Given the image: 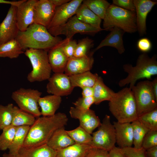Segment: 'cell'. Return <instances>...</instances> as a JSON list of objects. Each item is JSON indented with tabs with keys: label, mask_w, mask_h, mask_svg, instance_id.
Instances as JSON below:
<instances>
[{
	"label": "cell",
	"mask_w": 157,
	"mask_h": 157,
	"mask_svg": "<svg viewBox=\"0 0 157 157\" xmlns=\"http://www.w3.org/2000/svg\"><path fill=\"white\" fill-rule=\"evenodd\" d=\"M61 101V97L54 95L40 97L38 104L41 108V115L44 117L54 115L59 108Z\"/></svg>",
	"instance_id": "22"
},
{
	"label": "cell",
	"mask_w": 157,
	"mask_h": 157,
	"mask_svg": "<svg viewBox=\"0 0 157 157\" xmlns=\"http://www.w3.org/2000/svg\"><path fill=\"white\" fill-rule=\"evenodd\" d=\"M77 42L74 40H69L64 45L63 49L65 55L69 58L74 56Z\"/></svg>",
	"instance_id": "43"
},
{
	"label": "cell",
	"mask_w": 157,
	"mask_h": 157,
	"mask_svg": "<svg viewBox=\"0 0 157 157\" xmlns=\"http://www.w3.org/2000/svg\"><path fill=\"white\" fill-rule=\"evenodd\" d=\"M155 146H157V131L149 130L143 138L142 148L146 150Z\"/></svg>",
	"instance_id": "39"
},
{
	"label": "cell",
	"mask_w": 157,
	"mask_h": 157,
	"mask_svg": "<svg viewBox=\"0 0 157 157\" xmlns=\"http://www.w3.org/2000/svg\"><path fill=\"white\" fill-rule=\"evenodd\" d=\"M109 110L120 123H131L138 119L137 106L133 94L126 87L117 93L109 101Z\"/></svg>",
	"instance_id": "3"
},
{
	"label": "cell",
	"mask_w": 157,
	"mask_h": 157,
	"mask_svg": "<svg viewBox=\"0 0 157 157\" xmlns=\"http://www.w3.org/2000/svg\"><path fill=\"white\" fill-rule=\"evenodd\" d=\"M75 15L83 23L97 28H101V19L83 4L82 3L80 6Z\"/></svg>",
	"instance_id": "29"
},
{
	"label": "cell",
	"mask_w": 157,
	"mask_h": 157,
	"mask_svg": "<svg viewBox=\"0 0 157 157\" xmlns=\"http://www.w3.org/2000/svg\"><path fill=\"white\" fill-rule=\"evenodd\" d=\"M97 130L92 134L90 146L108 152L115 147L116 143L115 130L111 123L110 116L105 115Z\"/></svg>",
	"instance_id": "8"
},
{
	"label": "cell",
	"mask_w": 157,
	"mask_h": 157,
	"mask_svg": "<svg viewBox=\"0 0 157 157\" xmlns=\"http://www.w3.org/2000/svg\"><path fill=\"white\" fill-rule=\"evenodd\" d=\"M48 80L46 89L49 94L60 97L67 96L74 88L69 76L64 73H54Z\"/></svg>",
	"instance_id": "11"
},
{
	"label": "cell",
	"mask_w": 157,
	"mask_h": 157,
	"mask_svg": "<svg viewBox=\"0 0 157 157\" xmlns=\"http://www.w3.org/2000/svg\"><path fill=\"white\" fill-rule=\"evenodd\" d=\"M16 39L24 51L30 49L48 51L63 40L52 35L46 27L35 23L24 31H19Z\"/></svg>",
	"instance_id": "2"
},
{
	"label": "cell",
	"mask_w": 157,
	"mask_h": 157,
	"mask_svg": "<svg viewBox=\"0 0 157 157\" xmlns=\"http://www.w3.org/2000/svg\"><path fill=\"white\" fill-rule=\"evenodd\" d=\"M81 89H82V94L83 97H93V87H85Z\"/></svg>",
	"instance_id": "47"
},
{
	"label": "cell",
	"mask_w": 157,
	"mask_h": 157,
	"mask_svg": "<svg viewBox=\"0 0 157 157\" xmlns=\"http://www.w3.org/2000/svg\"><path fill=\"white\" fill-rule=\"evenodd\" d=\"M83 0H70L60 6L56 7L53 17L47 30L55 28L65 24L68 19L76 15L78 8L82 3Z\"/></svg>",
	"instance_id": "13"
},
{
	"label": "cell",
	"mask_w": 157,
	"mask_h": 157,
	"mask_svg": "<svg viewBox=\"0 0 157 157\" xmlns=\"http://www.w3.org/2000/svg\"><path fill=\"white\" fill-rule=\"evenodd\" d=\"M109 152L94 147H92L85 157H108Z\"/></svg>",
	"instance_id": "45"
},
{
	"label": "cell",
	"mask_w": 157,
	"mask_h": 157,
	"mask_svg": "<svg viewBox=\"0 0 157 157\" xmlns=\"http://www.w3.org/2000/svg\"><path fill=\"white\" fill-rule=\"evenodd\" d=\"M94 46L93 40L88 37L81 40L77 44L74 56L80 57L88 55Z\"/></svg>",
	"instance_id": "38"
},
{
	"label": "cell",
	"mask_w": 157,
	"mask_h": 157,
	"mask_svg": "<svg viewBox=\"0 0 157 157\" xmlns=\"http://www.w3.org/2000/svg\"><path fill=\"white\" fill-rule=\"evenodd\" d=\"M137 47L140 51L144 53H146L150 50L152 48V44L149 39L144 38L138 40Z\"/></svg>",
	"instance_id": "44"
},
{
	"label": "cell",
	"mask_w": 157,
	"mask_h": 157,
	"mask_svg": "<svg viewBox=\"0 0 157 157\" xmlns=\"http://www.w3.org/2000/svg\"><path fill=\"white\" fill-rule=\"evenodd\" d=\"M68 118L59 112L50 116L39 117L30 126L23 147H32L47 144L54 132L66 125Z\"/></svg>",
	"instance_id": "1"
},
{
	"label": "cell",
	"mask_w": 157,
	"mask_h": 157,
	"mask_svg": "<svg viewBox=\"0 0 157 157\" xmlns=\"http://www.w3.org/2000/svg\"><path fill=\"white\" fill-rule=\"evenodd\" d=\"M92 147L88 144L75 143L56 151V157H85Z\"/></svg>",
	"instance_id": "27"
},
{
	"label": "cell",
	"mask_w": 157,
	"mask_h": 157,
	"mask_svg": "<svg viewBox=\"0 0 157 157\" xmlns=\"http://www.w3.org/2000/svg\"><path fill=\"white\" fill-rule=\"evenodd\" d=\"M108 157H126L119 147H115L109 152Z\"/></svg>",
	"instance_id": "46"
},
{
	"label": "cell",
	"mask_w": 157,
	"mask_h": 157,
	"mask_svg": "<svg viewBox=\"0 0 157 157\" xmlns=\"http://www.w3.org/2000/svg\"><path fill=\"white\" fill-rule=\"evenodd\" d=\"M83 3L101 19H104L110 4L105 0H84Z\"/></svg>",
	"instance_id": "32"
},
{
	"label": "cell",
	"mask_w": 157,
	"mask_h": 157,
	"mask_svg": "<svg viewBox=\"0 0 157 157\" xmlns=\"http://www.w3.org/2000/svg\"><path fill=\"white\" fill-rule=\"evenodd\" d=\"M16 128L11 125L2 130L0 135L1 150L5 151L9 149L13 143Z\"/></svg>",
	"instance_id": "36"
},
{
	"label": "cell",
	"mask_w": 157,
	"mask_h": 157,
	"mask_svg": "<svg viewBox=\"0 0 157 157\" xmlns=\"http://www.w3.org/2000/svg\"><path fill=\"white\" fill-rule=\"evenodd\" d=\"M109 34L92 51L94 52L105 46H109L116 49L120 54L123 53L125 48L123 44V36L125 32L116 27L112 28Z\"/></svg>",
	"instance_id": "21"
},
{
	"label": "cell",
	"mask_w": 157,
	"mask_h": 157,
	"mask_svg": "<svg viewBox=\"0 0 157 157\" xmlns=\"http://www.w3.org/2000/svg\"><path fill=\"white\" fill-rule=\"evenodd\" d=\"M133 129V144L134 148H142L143 139L149 130L138 119L131 123Z\"/></svg>",
	"instance_id": "33"
},
{
	"label": "cell",
	"mask_w": 157,
	"mask_h": 157,
	"mask_svg": "<svg viewBox=\"0 0 157 157\" xmlns=\"http://www.w3.org/2000/svg\"><path fill=\"white\" fill-rule=\"evenodd\" d=\"M137 119L149 130L157 131V108L138 116Z\"/></svg>",
	"instance_id": "37"
},
{
	"label": "cell",
	"mask_w": 157,
	"mask_h": 157,
	"mask_svg": "<svg viewBox=\"0 0 157 157\" xmlns=\"http://www.w3.org/2000/svg\"><path fill=\"white\" fill-rule=\"evenodd\" d=\"M116 141L119 148L132 147L133 144V129L131 123L114 122Z\"/></svg>",
	"instance_id": "20"
},
{
	"label": "cell",
	"mask_w": 157,
	"mask_h": 157,
	"mask_svg": "<svg viewBox=\"0 0 157 157\" xmlns=\"http://www.w3.org/2000/svg\"><path fill=\"white\" fill-rule=\"evenodd\" d=\"M69 113L71 117L78 119L80 122L79 126L90 134L101 124L100 119L94 111L90 109L81 110L71 107Z\"/></svg>",
	"instance_id": "14"
},
{
	"label": "cell",
	"mask_w": 157,
	"mask_h": 157,
	"mask_svg": "<svg viewBox=\"0 0 157 157\" xmlns=\"http://www.w3.org/2000/svg\"><path fill=\"white\" fill-rule=\"evenodd\" d=\"M3 157H20L18 155H14L9 153H5L3 155Z\"/></svg>",
	"instance_id": "52"
},
{
	"label": "cell",
	"mask_w": 157,
	"mask_h": 157,
	"mask_svg": "<svg viewBox=\"0 0 157 157\" xmlns=\"http://www.w3.org/2000/svg\"><path fill=\"white\" fill-rule=\"evenodd\" d=\"M93 104H94V100L93 97H82L73 103L75 108L81 110H86L90 109V107Z\"/></svg>",
	"instance_id": "40"
},
{
	"label": "cell",
	"mask_w": 157,
	"mask_h": 157,
	"mask_svg": "<svg viewBox=\"0 0 157 157\" xmlns=\"http://www.w3.org/2000/svg\"><path fill=\"white\" fill-rule=\"evenodd\" d=\"M112 4L124 9L135 12L133 0H113Z\"/></svg>",
	"instance_id": "42"
},
{
	"label": "cell",
	"mask_w": 157,
	"mask_h": 157,
	"mask_svg": "<svg viewBox=\"0 0 157 157\" xmlns=\"http://www.w3.org/2000/svg\"><path fill=\"white\" fill-rule=\"evenodd\" d=\"M123 67L128 75L119 81V85L122 87L129 84V88L131 89L137 80L144 78L151 80L152 76L157 74L156 57L154 56L150 58L146 53H143L139 56L135 66L127 64Z\"/></svg>",
	"instance_id": "4"
},
{
	"label": "cell",
	"mask_w": 157,
	"mask_h": 157,
	"mask_svg": "<svg viewBox=\"0 0 157 157\" xmlns=\"http://www.w3.org/2000/svg\"><path fill=\"white\" fill-rule=\"evenodd\" d=\"M30 126L17 127L13 143L8 149L9 154L14 155L18 154L20 149L23 147Z\"/></svg>",
	"instance_id": "30"
},
{
	"label": "cell",
	"mask_w": 157,
	"mask_h": 157,
	"mask_svg": "<svg viewBox=\"0 0 157 157\" xmlns=\"http://www.w3.org/2000/svg\"><path fill=\"white\" fill-rule=\"evenodd\" d=\"M24 53V51L16 39L0 44V57L15 58Z\"/></svg>",
	"instance_id": "28"
},
{
	"label": "cell",
	"mask_w": 157,
	"mask_h": 157,
	"mask_svg": "<svg viewBox=\"0 0 157 157\" xmlns=\"http://www.w3.org/2000/svg\"><path fill=\"white\" fill-rule=\"evenodd\" d=\"M94 104L98 105L105 101H109L115 95V92L104 83L102 78L98 76L92 87Z\"/></svg>",
	"instance_id": "25"
},
{
	"label": "cell",
	"mask_w": 157,
	"mask_h": 157,
	"mask_svg": "<svg viewBox=\"0 0 157 157\" xmlns=\"http://www.w3.org/2000/svg\"><path fill=\"white\" fill-rule=\"evenodd\" d=\"M24 1V0H22L17 1H10L4 0H0V3H5L13 5L17 7L22 3Z\"/></svg>",
	"instance_id": "49"
},
{
	"label": "cell",
	"mask_w": 157,
	"mask_h": 157,
	"mask_svg": "<svg viewBox=\"0 0 157 157\" xmlns=\"http://www.w3.org/2000/svg\"><path fill=\"white\" fill-rule=\"evenodd\" d=\"M14 106L12 103L6 106L0 104V130L11 125Z\"/></svg>",
	"instance_id": "35"
},
{
	"label": "cell",
	"mask_w": 157,
	"mask_h": 157,
	"mask_svg": "<svg viewBox=\"0 0 157 157\" xmlns=\"http://www.w3.org/2000/svg\"><path fill=\"white\" fill-rule=\"evenodd\" d=\"M145 153L146 157H157V146L146 150Z\"/></svg>",
	"instance_id": "48"
},
{
	"label": "cell",
	"mask_w": 157,
	"mask_h": 157,
	"mask_svg": "<svg viewBox=\"0 0 157 157\" xmlns=\"http://www.w3.org/2000/svg\"><path fill=\"white\" fill-rule=\"evenodd\" d=\"M48 51L42 49H28L24 53L29 60L32 69L27 78L30 82H40L50 77L51 68L49 62Z\"/></svg>",
	"instance_id": "6"
},
{
	"label": "cell",
	"mask_w": 157,
	"mask_h": 157,
	"mask_svg": "<svg viewBox=\"0 0 157 157\" xmlns=\"http://www.w3.org/2000/svg\"><path fill=\"white\" fill-rule=\"evenodd\" d=\"M66 132L75 143L90 145L92 135L80 126L74 129L66 131Z\"/></svg>",
	"instance_id": "34"
},
{
	"label": "cell",
	"mask_w": 157,
	"mask_h": 157,
	"mask_svg": "<svg viewBox=\"0 0 157 157\" xmlns=\"http://www.w3.org/2000/svg\"><path fill=\"white\" fill-rule=\"evenodd\" d=\"M103 20V27L106 31L116 27L130 33L137 31L135 12L112 4L107 9Z\"/></svg>",
	"instance_id": "5"
},
{
	"label": "cell",
	"mask_w": 157,
	"mask_h": 157,
	"mask_svg": "<svg viewBox=\"0 0 157 157\" xmlns=\"http://www.w3.org/2000/svg\"><path fill=\"white\" fill-rule=\"evenodd\" d=\"M137 106L138 116L157 108L156 99L149 80L138 82L131 89Z\"/></svg>",
	"instance_id": "7"
},
{
	"label": "cell",
	"mask_w": 157,
	"mask_h": 157,
	"mask_svg": "<svg viewBox=\"0 0 157 157\" xmlns=\"http://www.w3.org/2000/svg\"><path fill=\"white\" fill-rule=\"evenodd\" d=\"M135 8L137 31L141 36L146 34V20L148 14L157 2L150 0H133Z\"/></svg>",
	"instance_id": "19"
},
{
	"label": "cell",
	"mask_w": 157,
	"mask_h": 157,
	"mask_svg": "<svg viewBox=\"0 0 157 157\" xmlns=\"http://www.w3.org/2000/svg\"><path fill=\"white\" fill-rule=\"evenodd\" d=\"M37 0H25L17 7L16 19L20 31H25L34 23V8Z\"/></svg>",
	"instance_id": "17"
},
{
	"label": "cell",
	"mask_w": 157,
	"mask_h": 157,
	"mask_svg": "<svg viewBox=\"0 0 157 157\" xmlns=\"http://www.w3.org/2000/svg\"><path fill=\"white\" fill-rule=\"evenodd\" d=\"M75 143L67 133L63 126L56 130L53 133L47 144L53 149L57 151Z\"/></svg>",
	"instance_id": "23"
},
{
	"label": "cell",
	"mask_w": 157,
	"mask_h": 157,
	"mask_svg": "<svg viewBox=\"0 0 157 157\" xmlns=\"http://www.w3.org/2000/svg\"><path fill=\"white\" fill-rule=\"evenodd\" d=\"M35 118L18 107L14 106L11 125L16 127L24 126H31L35 122Z\"/></svg>",
	"instance_id": "31"
},
{
	"label": "cell",
	"mask_w": 157,
	"mask_h": 157,
	"mask_svg": "<svg viewBox=\"0 0 157 157\" xmlns=\"http://www.w3.org/2000/svg\"><path fill=\"white\" fill-rule=\"evenodd\" d=\"M47 30L54 36L63 35L66 36V38L71 39L73 36L77 33L93 35L105 29L85 23L75 15L64 24Z\"/></svg>",
	"instance_id": "9"
},
{
	"label": "cell",
	"mask_w": 157,
	"mask_h": 157,
	"mask_svg": "<svg viewBox=\"0 0 157 157\" xmlns=\"http://www.w3.org/2000/svg\"><path fill=\"white\" fill-rule=\"evenodd\" d=\"M94 53L92 51L84 56L69 58L64 73L69 76L90 71L94 62Z\"/></svg>",
	"instance_id": "18"
},
{
	"label": "cell",
	"mask_w": 157,
	"mask_h": 157,
	"mask_svg": "<svg viewBox=\"0 0 157 157\" xmlns=\"http://www.w3.org/2000/svg\"><path fill=\"white\" fill-rule=\"evenodd\" d=\"M99 76L90 71L72 75L69 76L73 86L81 88L85 87H92L95 84Z\"/></svg>",
	"instance_id": "26"
},
{
	"label": "cell",
	"mask_w": 157,
	"mask_h": 157,
	"mask_svg": "<svg viewBox=\"0 0 157 157\" xmlns=\"http://www.w3.org/2000/svg\"><path fill=\"white\" fill-rule=\"evenodd\" d=\"M69 40L66 38L48 51L49 63L52 71L54 73H64L69 58L63 49L65 44Z\"/></svg>",
	"instance_id": "16"
},
{
	"label": "cell",
	"mask_w": 157,
	"mask_h": 157,
	"mask_svg": "<svg viewBox=\"0 0 157 157\" xmlns=\"http://www.w3.org/2000/svg\"><path fill=\"white\" fill-rule=\"evenodd\" d=\"M17 7L11 5L5 18L0 24V44L15 39L19 30L16 19Z\"/></svg>",
	"instance_id": "12"
},
{
	"label": "cell",
	"mask_w": 157,
	"mask_h": 157,
	"mask_svg": "<svg viewBox=\"0 0 157 157\" xmlns=\"http://www.w3.org/2000/svg\"><path fill=\"white\" fill-rule=\"evenodd\" d=\"M56 8L50 0H37L34 8V23L47 28L53 17Z\"/></svg>",
	"instance_id": "15"
},
{
	"label": "cell",
	"mask_w": 157,
	"mask_h": 157,
	"mask_svg": "<svg viewBox=\"0 0 157 157\" xmlns=\"http://www.w3.org/2000/svg\"><path fill=\"white\" fill-rule=\"evenodd\" d=\"M50 1L56 7L60 6L70 1L69 0H50Z\"/></svg>",
	"instance_id": "50"
},
{
	"label": "cell",
	"mask_w": 157,
	"mask_h": 157,
	"mask_svg": "<svg viewBox=\"0 0 157 157\" xmlns=\"http://www.w3.org/2000/svg\"><path fill=\"white\" fill-rule=\"evenodd\" d=\"M41 95L37 90L21 88L12 92L11 98L20 109L38 118L41 115L38 102Z\"/></svg>",
	"instance_id": "10"
},
{
	"label": "cell",
	"mask_w": 157,
	"mask_h": 157,
	"mask_svg": "<svg viewBox=\"0 0 157 157\" xmlns=\"http://www.w3.org/2000/svg\"><path fill=\"white\" fill-rule=\"evenodd\" d=\"M152 88L156 99L157 100V78H155L151 81Z\"/></svg>",
	"instance_id": "51"
},
{
	"label": "cell",
	"mask_w": 157,
	"mask_h": 157,
	"mask_svg": "<svg viewBox=\"0 0 157 157\" xmlns=\"http://www.w3.org/2000/svg\"><path fill=\"white\" fill-rule=\"evenodd\" d=\"M56 152L47 144L35 147H23L17 155L20 157H56Z\"/></svg>",
	"instance_id": "24"
},
{
	"label": "cell",
	"mask_w": 157,
	"mask_h": 157,
	"mask_svg": "<svg viewBox=\"0 0 157 157\" xmlns=\"http://www.w3.org/2000/svg\"><path fill=\"white\" fill-rule=\"evenodd\" d=\"M119 148L121 151L126 157H146L145 150L142 148L137 149L131 147Z\"/></svg>",
	"instance_id": "41"
}]
</instances>
